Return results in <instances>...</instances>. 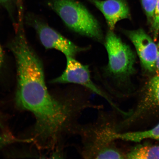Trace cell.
<instances>
[{"label":"cell","instance_id":"cell-15","mask_svg":"<svg viewBox=\"0 0 159 159\" xmlns=\"http://www.w3.org/2000/svg\"><path fill=\"white\" fill-rule=\"evenodd\" d=\"M157 52L156 61V71L157 75H159V43L157 45Z\"/></svg>","mask_w":159,"mask_h":159},{"label":"cell","instance_id":"cell-17","mask_svg":"<svg viewBox=\"0 0 159 159\" xmlns=\"http://www.w3.org/2000/svg\"><path fill=\"white\" fill-rule=\"evenodd\" d=\"M16 0H0V4L7 5L15 2Z\"/></svg>","mask_w":159,"mask_h":159},{"label":"cell","instance_id":"cell-1","mask_svg":"<svg viewBox=\"0 0 159 159\" xmlns=\"http://www.w3.org/2000/svg\"><path fill=\"white\" fill-rule=\"evenodd\" d=\"M11 51L17 69L16 100L21 108L35 115L39 134L53 139L64 133L77 135L83 112L99 108L91 100V93L80 87L70 91L64 98H55L48 91L42 63L28 42L15 43Z\"/></svg>","mask_w":159,"mask_h":159},{"label":"cell","instance_id":"cell-5","mask_svg":"<svg viewBox=\"0 0 159 159\" xmlns=\"http://www.w3.org/2000/svg\"><path fill=\"white\" fill-rule=\"evenodd\" d=\"M66 68L60 76L53 79L52 83L59 84H72L84 87L91 92L105 99L112 109L120 116L126 115V112L121 109L114 99L104 90L93 82L91 78L88 66L81 64L73 57H66Z\"/></svg>","mask_w":159,"mask_h":159},{"label":"cell","instance_id":"cell-7","mask_svg":"<svg viewBox=\"0 0 159 159\" xmlns=\"http://www.w3.org/2000/svg\"><path fill=\"white\" fill-rule=\"evenodd\" d=\"M124 32L134 46L144 69L150 73L156 71L157 46L152 38L142 29Z\"/></svg>","mask_w":159,"mask_h":159},{"label":"cell","instance_id":"cell-8","mask_svg":"<svg viewBox=\"0 0 159 159\" xmlns=\"http://www.w3.org/2000/svg\"><path fill=\"white\" fill-rule=\"evenodd\" d=\"M159 109V75H157L147 83L138 104L124 119V124L130 126L145 114Z\"/></svg>","mask_w":159,"mask_h":159},{"label":"cell","instance_id":"cell-11","mask_svg":"<svg viewBox=\"0 0 159 159\" xmlns=\"http://www.w3.org/2000/svg\"><path fill=\"white\" fill-rule=\"evenodd\" d=\"M127 159H159V146L139 145L126 153Z\"/></svg>","mask_w":159,"mask_h":159},{"label":"cell","instance_id":"cell-2","mask_svg":"<svg viewBox=\"0 0 159 159\" xmlns=\"http://www.w3.org/2000/svg\"><path fill=\"white\" fill-rule=\"evenodd\" d=\"M99 109L98 116L91 124H80L77 135L80 137V154L85 159H125L126 153L116 144L115 135L118 121L114 112Z\"/></svg>","mask_w":159,"mask_h":159},{"label":"cell","instance_id":"cell-9","mask_svg":"<svg viewBox=\"0 0 159 159\" xmlns=\"http://www.w3.org/2000/svg\"><path fill=\"white\" fill-rule=\"evenodd\" d=\"M104 15L109 29L113 30L121 20L130 19V9L125 0H89Z\"/></svg>","mask_w":159,"mask_h":159},{"label":"cell","instance_id":"cell-13","mask_svg":"<svg viewBox=\"0 0 159 159\" xmlns=\"http://www.w3.org/2000/svg\"><path fill=\"white\" fill-rule=\"evenodd\" d=\"M152 30L154 41L157 39L159 34V0H158L155 9L154 19L152 24Z\"/></svg>","mask_w":159,"mask_h":159},{"label":"cell","instance_id":"cell-4","mask_svg":"<svg viewBox=\"0 0 159 159\" xmlns=\"http://www.w3.org/2000/svg\"><path fill=\"white\" fill-rule=\"evenodd\" d=\"M48 4L71 30L102 40V32L98 21L82 4L75 0H51Z\"/></svg>","mask_w":159,"mask_h":159},{"label":"cell","instance_id":"cell-3","mask_svg":"<svg viewBox=\"0 0 159 159\" xmlns=\"http://www.w3.org/2000/svg\"><path fill=\"white\" fill-rule=\"evenodd\" d=\"M105 46L108 57L105 76L108 82L106 92L114 99H122L132 93L130 80L135 72L136 55L129 46L112 31L109 30Z\"/></svg>","mask_w":159,"mask_h":159},{"label":"cell","instance_id":"cell-16","mask_svg":"<svg viewBox=\"0 0 159 159\" xmlns=\"http://www.w3.org/2000/svg\"><path fill=\"white\" fill-rule=\"evenodd\" d=\"M3 53L2 48L0 45V67L3 64Z\"/></svg>","mask_w":159,"mask_h":159},{"label":"cell","instance_id":"cell-6","mask_svg":"<svg viewBox=\"0 0 159 159\" xmlns=\"http://www.w3.org/2000/svg\"><path fill=\"white\" fill-rule=\"evenodd\" d=\"M30 21L45 48L54 49L61 51L66 57H72L84 50L43 22L35 19Z\"/></svg>","mask_w":159,"mask_h":159},{"label":"cell","instance_id":"cell-10","mask_svg":"<svg viewBox=\"0 0 159 159\" xmlns=\"http://www.w3.org/2000/svg\"><path fill=\"white\" fill-rule=\"evenodd\" d=\"M115 139L126 142H140L147 139L159 140V123L150 130L134 132H117L115 136Z\"/></svg>","mask_w":159,"mask_h":159},{"label":"cell","instance_id":"cell-14","mask_svg":"<svg viewBox=\"0 0 159 159\" xmlns=\"http://www.w3.org/2000/svg\"><path fill=\"white\" fill-rule=\"evenodd\" d=\"M25 142V140H19L8 134H0V149L7 145L16 142Z\"/></svg>","mask_w":159,"mask_h":159},{"label":"cell","instance_id":"cell-12","mask_svg":"<svg viewBox=\"0 0 159 159\" xmlns=\"http://www.w3.org/2000/svg\"><path fill=\"white\" fill-rule=\"evenodd\" d=\"M158 0H142L143 8L148 22L152 25L153 21L154 14Z\"/></svg>","mask_w":159,"mask_h":159}]
</instances>
